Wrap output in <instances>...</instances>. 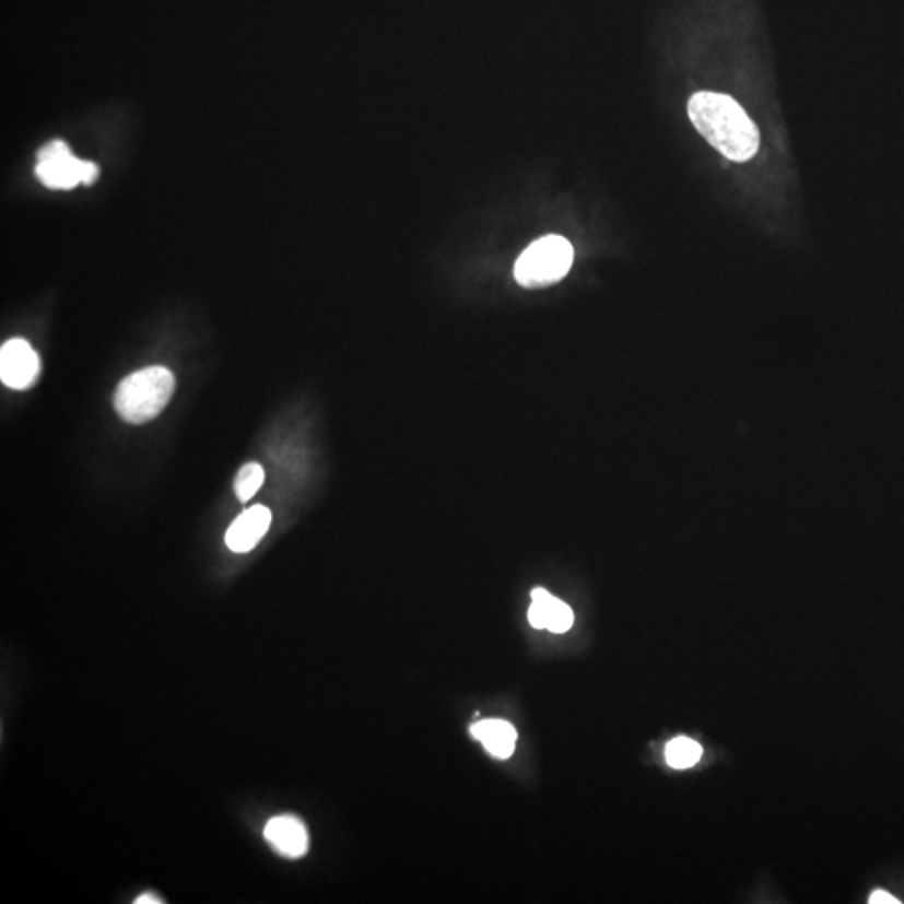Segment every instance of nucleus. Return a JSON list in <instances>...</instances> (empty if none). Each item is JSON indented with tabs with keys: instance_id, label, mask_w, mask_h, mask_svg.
Returning <instances> with one entry per match:
<instances>
[{
	"instance_id": "obj_1",
	"label": "nucleus",
	"mask_w": 904,
	"mask_h": 904,
	"mask_svg": "<svg viewBox=\"0 0 904 904\" xmlns=\"http://www.w3.org/2000/svg\"><path fill=\"white\" fill-rule=\"evenodd\" d=\"M686 111L702 137L730 162H749L758 154V126L733 97L701 91L690 97Z\"/></svg>"
},
{
	"instance_id": "obj_2",
	"label": "nucleus",
	"mask_w": 904,
	"mask_h": 904,
	"mask_svg": "<svg viewBox=\"0 0 904 904\" xmlns=\"http://www.w3.org/2000/svg\"><path fill=\"white\" fill-rule=\"evenodd\" d=\"M175 392V376L166 367L143 368L126 377L115 392V409L122 421L144 424L162 414Z\"/></svg>"
},
{
	"instance_id": "obj_3",
	"label": "nucleus",
	"mask_w": 904,
	"mask_h": 904,
	"mask_svg": "<svg viewBox=\"0 0 904 904\" xmlns=\"http://www.w3.org/2000/svg\"><path fill=\"white\" fill-rule=\"evenodd\" d=\"M575 258L572 244L548 235L529 245L515 265V279L525 289H543L565 279Z\"/></svg>"
},
{
	"instance_id": "obj_4",
	"label": "nucleus",
	"mask_w": 904,
	"mask_h": 904,
	"mask_svg": "<svg viewBox=\"0 0 904 904\" xmlns=\"http://www.w3.org/2000/svg\"><path fill=\"white\" fill-rule=\"evenodd\" d=\"M36 176L50 190H71L79 183L93 185L99 168L94 163L79 160L64 141L56 140L37 153Z\"/></svg>"
},
{
	"instance_id": "obj_5",
	"label": "nucleus",
	"mask_w": 904,
	"mask_h": 904,
	"mask_svg": "<svg viewBox=\"0 0 904 904\" xmlns=\"http://www.w3.org/2000/svg\"><path fill=\"white\" fill-rule=\"evenodd\" d=\"M39 371V355L24 339L8 340L0 349V379L11 389H30Z\"/></svg>"
},
{
	"instance_id": "obj_6",
	"label": "nucleus",
	"mask_w": 904,
	"mask_h": 904,
	"mask_svg": "<svg viewBox=\"0 0 904 904\" xmlns=\"http://www.w3.org/2000/svg\"><path fill=\"white\" fill-rule=\"evenodd\" d=\"M272 525V513L265 506H251L242 513L226 531V547L235 553H248L254 550Z\"/></svg>"
},
{
	"instance_id": "obj_7",
	"label": "nucleus",
	"mask_w": 904,
	"mask_h": 904,
	"mask_svg": "<svg viewBox=\"0 0 904 904\" xmlns=\"http://www.w3.org/2000/svg\"><path fill=\"white\" fill-rule=\"evenodd\" d=\"M265 840L279 855L285 858H301L308 849L307 827L294 815H279L270 819L265 826Z\"/></svg>"
},
{
	"instance_id": "obj_8",
	"label": "nucleus",
	"mask_w": 904,
	"mask_h": 904,
	"mask_svg": "<svg viewBox=\"0 0 904 904\" xmlns=\"http://www.w3.org/2000/svg\"><path fill=\"white\" fill-rule=\"evenodd\" d=\"M531 600L533 603L529 607L528 620L535 629L553 633H565L572 629L575 615L568 604L548 594L544 588H535Z\"/></svg>"
},
{
	"instance_id": "obj_9",
	"label": "nucleus",
	"mask_w": 904,
	"mask_h": 904,
	"mask_svg": "<svg viewBox=\"0 0 904 904\" xmlns=\"http://www.w3.org/2000/svg\"><path fill=\"white\" fill-rule=\"evenodd\" d=\"M471 733L476 740L483 743L484 749L496 759H509L515 752L516 733L515 727L506 720L491 719L472 724Z\"/></svg>"
},
{
	"instance_id": "obj_10",
	"label": "nucleus",
	"mask_w": 904,
	"mask_h": 904,
	"mask_svg": "<svg viewBox=\"0 0 904 904\" xmlns=\"http://www.w3.org/2000/svg\"><path fill=\"white\" fill-rule=\"evenodd\" d=\"M665 758H667V762H669L672 767H692V765H695L698 761H701V743L689 739V737H677V739H673L672 742H669V745H667Z\"/></svg>"
},
{
	"instance_id": "obj_11",
	"label": "nucleus",
	"mask_w": 904,
	"mask_h": 904,
	"mask_svg": "<svg viewBox=\"0 0 904 904\" xmlns=\"http://www.w3.org/2000/svg\"><path fill=\"white\" fill-rule=\"evenodd\" d=\"M265 483V471L258 462H248L235 478V493L242 503H248Z\"/></svg>"
},
{
	"instance_id": "obj_12",
	"label": "nucleus",
	"mask_w": 904,
	"mask_h": 904,
	"mask_svg": "<svg viewBox=\"0 0 904 904\" xmlns=\"http://www.w3.org/2000/svg\"><path fill=\"white\" fill-rule=\"evenodd\" d=\"M869 903L871 904H900V900L894 897L893 894L887 893V891L880 890L874 891V893L869 896Z\"/></svg>"
},
{
	"instance_id": "obj_13",
	"label": "nucleus",
	"mask_w": 904,
	"mask_h": 904,
	"mask_svg": "<svg viewBox=\"0 0 904 904\" xmlns=\"http://www.w3.org/2000/svg\"><path fill=\"white\" fill-rule=\"evenodd\" d=\"M146 903L157 904V903H162V901L156 900V896H153V894H143V896H140L137 900V904H146Z\"/></svg>"
}]
</instances>
